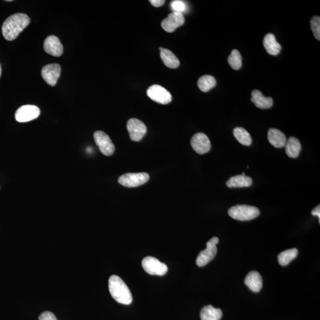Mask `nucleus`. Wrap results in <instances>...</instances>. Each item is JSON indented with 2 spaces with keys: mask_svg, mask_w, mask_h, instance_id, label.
<instances>
[{
  "mask_svg": "<svg viewBox=\"0 0 320 320\" xmlns=\"http://www.w3.org/2000/svg\"><path fill=\"white\" fill-rule=\"evenodd\" d=\"M29 17L24 13H17L9 17L2 26L3 36L9 41L15 40L29 25Z\"/></svg>",
  "mask_w": 320,
  "mask_h": 320,
  "instance_id": "obj_1",
  "label": "nucleus"
},
{
  "mask_svg": "<svg viewBox=\"0 0 320 320\" xmlns=\"http://www.w3.org/2000/svg\"><path fill=\"white\" fill-rule=\"evenodd\" d=\"M109 289L115 300L122 304H131V292L124 281L118 276L112 275L109 279Z\"/></svg>",
  "mask_w": 320,
  "mask_h": 320,
  "instance_id": "obj_2",
  "label": "nucleus"
},
{
  "mask_svg": "<svg viewBox=\"0 0 320 320\" xmlns=\"http://www.w3.org/2000/svg\"><path fill=\"white\" fill-rule=\"evenodd\" d=\"M228 212L233 219L242 221L253 220L260 215L257 207L246 205L231 207Z\"/></svg>",
  "mask_w": 320,
  "mask_h": 320,
  "instance_id": "obj_3",
  "label": "nucleus"
},
{
  "mask_svg": "<svg viewBox=\"0 0 320 320\" xmlns=\"http://www.w3.org/2000/svg\"><path fill=\"white\" fill-rule=\"evenodd\" d=\"M219 243V238L214 237L206 243V248L199 254L196 258V263L199 267H203L209 263L215 258L217 253L216 245Z\"/></svg>",
  "mask_w": 320,
  "mask_h": 320,
  "instance_id": "obj_4",
  "label": "nucleus"
},
{
  "mask_svg": "<svg viewBox=\"0 0 320 320\" xmlns=\"http://www.w3.org/2000/svg\"><path fill=\"white\" fill-rule=\"evenodd\" d=\"M149 179V176L146 173H127L119 177L118 182L127 188H135L144 185Z\"/></svg>",
  "mask_w": 320,
  "mask_h": 320,
  "instance_id": "obj_5",
  "label": "nucleus"
},
{
  "mask_svg": "<svg viewBox=\"0 0 320 320\" xmlns=\"http://www.w3.org/2000/svg\"><path fill=\"white\" fill-rule=\"evenodd\" d=\"M144 271L149 275L163 276L166 274L168 268L165 263L153 257H146L142 261Z\"/></svg>",
  "mask_w": 320,
  "mask_h": 320,
  "instance_id": "obj_6",
  "label": "nucleus"
},
{
  "mask_svg": "<svg viewBox=\"0 0 320 320\" xmlns=\"http://www.w3.org/2000/svg\"><path fill=\"white\" fill-rule=\"evenodd\" d=\"M147 96L156 103L167 104L172 100V94L165 88L158 84L152 85L146 91Z\"/></svg>",
  "mask_w": 320,
  "mask_h": 320,
  "instance_id": "obj_7",
  "label": "nucleus"
},
{
  "mask_svg": "<svg viewBox=\"0 0 320 320\" xmlns=\"http://www.w3.org/2000/svg\"><path fill=\"white\" fill-rule=\"evenodd\" d=\"M94 138L102 154L105 156L114 154L115 147L110 136L103 131H98L94 132Z\"/></svg>",
  "mask_w": 320,
  "mask_h": 320,
  "instance_id": "obj_8",
  "label": "nucleus"
},
{
  "mask_svg": "<svg viewBox=\"0 0 320 320\" xmlns=\"http://www.w3.org/2000/svg\"><path fill=\"white\" fill-rule=\"evenodd\" d=\"M40 114L39 108L35 105H25L16 112L15 119L18 122H28L39 117Z\"/></svg>",
  "mask_w": 320,
  "mask_h": 320,
  "instance_id": "obj_9",
  "label": "nucleus"
},
{
  "mask_svg": "<svg viewBox=\"0 0 320 320\" xmlns=\"http://www.w3.org/2000/svg\"><path fill=\"white\" fill-rule=\"evenodd\" d=\"M127 129L132 141H141L146 133V127L142 121L138 119H129L127 123Z\"/></svg>",
  "mask_w": 320,
  "mask_h": 320,
  "instance_id": "obj_10",
  "label": "nucleus"
},
{
  "mask_svg": "<svg viewBox=\"0 0 320 320\" xmlns=\"http://www.w3.org/2000/svg\"><path fill=\"white\" fill-rule=\"evenodd\" d=\"M190 143L194 150L199 154H206L211 148L209 139L203 133H197L194 135Z\"/></svg>",
  "mask_w": 320,
  "mask_h": 320,
  "instance_id": "obj_11",
  "label": "nucleus"
},
{
  "mask_svg": "<svg viewBox=\"0 0 320 320\" xmlns=\"http://www.w3.org/2000/svg\"><path fill=\"white\" fill-rule=\"evenodd\" d=\"M61 66L58 64L46 65L41 71L42 77L50 86H55L61 74Z\"/></svg>",
  "mask_w": 320,
  "mask_h": 320,
  "instance_id": "obj_12",
  "label": "nucleus"
},
{
  "mask_svg": "<svg viewBox=\"0 0 320 320\" xmlns=\"http://www.w3.org/2000/svg\"><path fill=\"white\" fill-rule=\"evenodd\" d=\"M185 18L182 13L173 12L168 18L163 20L162 26L167 32L172 33L185 23Z\"/></svg>",
  "mask_w": 320,
  "mask_h": 320,
  "instance_id": "obj_13",
  "label": "nucleus"
},
{
  "mask_svg": "<svg viewBox=\"0 0 320 320\" xmlns=\"http://www.w3.org/2000/svg\"><path fill=\"white\" fill-rule=\"evenodd\" d=\"M43 48L45 52L54 57L62 56L64 48L59 37L56 36L47 37L43 43Z\"/></svg>",
  "mask_w": 320,
  "mask_h": 320,
  "instance_id": "obj_14",
  "label": "nucleus"
},
{
  "mask_svg": "<svg viewBox=\"0 0 320 320\" xmlns=\"http://www.w3.org/2000/svg\"><path fill=\"white\" fill-rule=\"evenodd\" d=\"M244 283L251 291L257 293L262 288L263 281L259 273L257 271L250 272L245 278Z\"/></svg>",
  "mask_w": 320,
  "mask_h": 320,
  "instance_id": "obj_15",
  "label": "nucleus"
},
{
  "mask_svg": "<svg viewBox=\"0 0 320 320\" xmlns=\"http://www.w3.org/2000/svg\"><path fill=\"white\" fill-rule=\"evenodd\" d=\"M251 101L255 105L261 110H267L273 105V99L270 97H264L261 92L255 90L251 93Z\"/></svg>",
  "mask_w": 320,
  "mask_h": 320,
  "instance_id": "obj_16",
  "label": "nucleus"
},
{
  "mask_svg": "<svg viewBox=\"0 0 320 320\" xmlns=\"http://www.w3.org/2000/svg\"><path fill=\"white\" fill-rule=\"evenodd\" d=\"M268 138L269 141L276 148L284 147L287 142L285 135L277 129H270L268 131Z\"/></svg>",
  "mask_w": 320,
  "mask_h": 320,
  "instance_id": "obj_17",
  "label": "nucleus"
},
{
  "mask_svg": "<svg viewBox=\"0 0 320 320\" xmlns=\"http://www.w3.org/2000/svg\"><path fill=\"white\" fill-rule=\"evenodd\" d=\"M263 45L267 52L271 56H277L281 52V46L277 42L274 34L268 33L264 36Z\"/></svg>",
  "mask_w": 320,
  "mask_h": 320,
  "instance_id": "obj_18",
  "label": "nucleus"
},
{
  "mask_svg": "<svg viewBox=\"0 0 320 320\" xmlns=\"http://www.w3.org/2000/svg\"><path fill=\"white\" fill-rule=\"evenodd\" d=\"M253 180L250 177L245 175L243 173L242 175H237L231 178L229 181L227 182L226 185L229 188H247L252 185Z\"/></svg>",
  "mask_w": 320,
  "mask_h": 320,
  "instance_id": "obj_19",
  "label": "nucleus"
},
{
  "mask_svg": "<svg viewBox=\"0 0 320 320\" xmlns=\"http://www.w3.org/2000/svg\"><path fill=\"white\" fill-rule=\"evenodd\" d=\"M160 57L165 66L170 69H177L180 66V61L171 50L160 47Z\"/></svg>",
  "mask_w": 320,
  "mask_h": 320,
  "instance_id": "obj_20",
  "label": "nucleus"
},
{
  "mask_svg": "<svg viewBox=\"0 0 320 320\" xmlns=\"http://www.w3.org/2000/svg\"><path fill=\"white\" fill-rule=\"evenodd\" d=\"M285 151L289 157L297 158L301 150V144L297 138H289L285 144Z\"/></svg>",
  "mask_w": 320,
  "mask_h": 320,
  "instance_id": "obj_21",
  "label": "nucleus"
},
{
  "mask_svg": "<svg viewBox=\"0 0 320 320\" xmlns=\"http://www.w3.org/2000/svg\"><path fill=\"white\" fill-rule=\"evenodd\" d=\"M201 320H220L222 318L223 312L220 308H215L212 305L204 306L200 311Z\"/></svg>",
  "mask_w": 320,
  "mask_h": 320,
  "instance_id": "obj_22",
  "label": "nucleus"
},
{
  "mask_svg": "<svg viewBox=\"0 0 320 320\" xmlns=\"http://www.w3.org/2000/svg\"><path fill=\"white\" fill-rule=\"evenodd\" d=\"M233 134L235 138L240 144L246 146H250L252 143L251 135L246 129L241 127L234 129Z\"/></svg>",
  "mask_w": 320,
  "mask_h": 320,
  "instance_id": "obj_23",
  "label": "nucleus"
},
{
  "mask_svg": "<svg viewBox=\"0 0 320 320\" xmlns=\"http://www.w3.org/2000/svg\"><path fill=\"white\" fill-rule=\"evenodd\" d=\"M216 78L210 75H205L197 81V86L203 92H207L216 86Z\"/></svg>",
  "mask_w": 320,
  "mask_h": 320,
  "instance_id": "obj_24",
  "label": "nucleus"
},
{
  "mask_svg": "<svg viewBox=\"0 0 320 320\" xmlns=\"http://www.w3.org/2000/svg\"><path fill=\"white\" fill-rule=\"evenodd\" d=\"M298 251L297 248H292L282 252L278 256V262L282 266L287 265L297 256Z\"/></svg>",
  "mask_w": 320,
  "mask_h": 320,
  "instance_id": "obj_25",
  "label": "nucleus"
},
{
  "mask_svg": "<svg viewBox=\"0 0 320 320\" xmlns=\"http://www.w3.org/2000/svg\"><path fill=\"white\" fill-rule=\"evenodd\" d=\"M230 66L233 69L238 70L241 69L242 66V59L241 54L237 49L231 51L229 59H228Z\"/></svg>",
  "mask_w": 320,
  "mask_h": 320,
  "instance_id": "obj_26",
  "label": "nucleus"
},
{
  "mask_svg": "<svg viewBox=\"0 0 320 320\" xmlns=\"http://www.w3.org/2000/svg\"><path fill=\"white\" fill-rule=\"evenodd\" d=\"M311 28L315 38L320 40V18L319 16H314L311 20Z\"/></svg>",
  "mask_w": 320,
  "mask_h": 320,
  "instance_id": "obj_27",
  "label": "nucleus"
},
{
  "mask_svg": "<svg viewBox=\"0 0 320 320\" xmlns=\"http://www.w3.org/2000/svg\"><path fill=\"white\" fill-rule=\"evenodd\" d=\"M171 7L172 9L174 10V12L180 13L185 12L187 9L185 3H184L182 1H179V0H176V1L173 2L171 4Z\"/></svg>",
  "mask_w": 320,
  "mask_h": 320,
  "instance_id": "obj_28",
  "label": "nucleus"
},
{
  "mask_svg": "<svg viewBox=\"0 0 320 320\" xmlns=\"http://www.w3.org/2000/svg\"><path fill=\"white\" fill-rule=\"evenodd\" d=\"M39 320H57V319L52 312L45 311L39 315Z\"/></svg>",
  "mask_w": 320,
  "mask_h": 320,
  "instance_id": "obj_29",
  "label": "nucleus"
},
{
  "mask_svg": "<svg viewBox=\"0 0 320 320\" xmlns=\"http://www.w3.org/2000/svg\"><path fill=\"white\" fill-rule=\"evenodd\" d=\"M150 3L155 8H159V7L164 5L165 1L164 0H151Z\"/></svg>",
  "mask_w": 320,
  "mask_h": 320,
  "instance_id": "obj_30",
  "label": "nucleus"
},
{
  "mask_svg": "<svg viewBox=\"0 0 320 320\" xmlns=\"http://www.w3.org/2000/svg\"><path fill=\"white\" fill-rule=\"evenodd\" d=\"M312 215L316 217H318L319 220H320V206L319 205L315 207L314 209L312 210ZM320 221V220H319Z\"/></svg>",
  "mask_w": 320,
  "mask_h": 320,
  "instance_id": "obj_31",
  "label": "nucleus"
},
{
  "mask_svg": "<svg viewBox=\"0 0 320 320\" xmlns=\"http://www.w3.org/2000/svg\"><path fill=\"white\" fill-rule=\"evenodd\" d=\"M2 76V67H1V65H0V77H1Z\"/></svg>",
  "mask_w": 320,
  "mask_h": 320,
  "instance_id": "obj_32",
  "label": "nucleus"
}]
</instances>
